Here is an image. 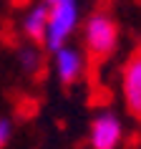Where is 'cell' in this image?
Instances as JSON below:
<instances>
[{"label": "cell", "instance_id": "52a82bcc", "mask_svg": "<svg viewBox=\"0 0 141 149\" xmlns=\"http://www.w3.org/2000/svg\"><path fill=\"white\" fill-rule=\"evenodd\" d=\"M15 58H18L20 71L28 73V76H38L40 71L46 68V48L38 46V43H28L25 40L23 46H18Z\"/></svg>", "mask_w": 141, "mask_h": 149}, {"label": "cell", "instance_id": "9c48e42d", "mask_svg": "<svg viewBox=\"0 0 141 149\" xmlns=\"http://www.w3.org/2000/svg\"><path fill=\"white\" fill-rule=\"evenodd\" d=\"M139 56H141V46H139Z\"/></svg>", "mask_w": 141, "mask_h": 149}, {"label": "cell", "instance_id": "30bf717a", "mask_svg": "<svg viewBox=\"0 0 141 149\" xmlns=\"http://www.w3.org/2000/svg\"><path fill=\"white\" fill-rule=\"evenodd\" d=\"M139 147H141V141H139Z\"/></svg>", "mask_w": 141, "mask_h": 149}, {"label": "cell", "instance_id": "8992f818", "mask_svg": "<svg viewBox=\"0 0 141 149\" xmlns=\"http://www.w3.org/2000/svg\"><path fill=\"white\" fill-rule=\"evenodd\" d=\"M18 28H20V33H23V38L28 40V43L43 46L46 31H48V10H46V5H43V0L33 3V5H28V8L23 10Z\"/></svg>", "mask_w": 141, "mask_h": 149}, {"label": "cell", "instance_id": "7a4b0ae2", "mask_svg": "<svg viewBox=\"0 0 141 149\" xmlns=\"http://www.w3.org/2000/svg\"><path fill=\"white\" fill-rule=\"evenodd\" d=\"M83 31V51L88 58L103 61L118 48V23L106 10H93L81 25Z\"/></svg>", "mask_w": 141, "mask_h": 149}, {"label": "cell", "instance_id": "5b68a950", "mask_svg": "<svg viewBox=\"0 0 141 149\" xmlns=\"http://www.w3.org/2000/svg\"><path fill=\"white\" fill-rule=\"evenodd\" d=\"M121 96L133 119L141 121V56L133 53L121 68Z\"/></svg>", "mask_w": 141, "mask_h": 149}, {"label": "cell", "instance_id": "3957f363", "mask_svg": "<svg viewBox=\"0 0 141 149\" xmlns=\"http://www.w3.org/2000/svg\"><path fill=\"white\" fill-rule=\"evenodd\" d=\"M50 68H53V76L61 81L63 86H73L78 81L86 79L88 73V56L83 51V46H61L58 51L50 53Z\"/></svg>", "mask_w": 141, "mask_h": 149}, {"label": "cell", "instance_id": "6da1fadb", "mask_svg": "<svg viewBox=\"0 0 141 149\" xmlns=\"http://www.w3.org/2000/svg\"><path fill=\"white\" fill-rule=\"evenodd\" d=\"M48 10V31L43 48L48 53L68 46L81 25V0H43Z\"/></svg>", "mask_w": 141, "mask_h": 149}, {"label": "cell", "instance_id": "ba28073f", "mask_svg": "<svg viewBox=\"0 0 141 149\" xmlns=\"http://www.w3.org/2000/svg\"><path fill=\"white\" fill-rule=\"evenodd\" d=\"M10 136H13V121L10 119H0V149L8 147Z\"/></svg>", "mask_w": 141, "mask_h": 149}, {"label": "cell", "instance_id": "277c9868", "mask_svg": "<svg viewBox=\"0 0 141 149\" xmlns=\"http://www.w3.org/2000/svg\"><path fill=\"white\" fill-rule=\"evenodd\" d=\"M124 141V121L116 111L101 109L91 121L88 144L91 149H118Z\"/></svg>", "mask_w": 141, "mask_h": 149}]
</instances>
